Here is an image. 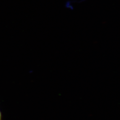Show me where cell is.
Listing matches in <instances>:
<instances>
[{
    "label": "cell",
    "instance_id": "1",
    "mask_svg": "<svg viewBox=\"0 0 120 120\" xmlns=\"http://www.w3.org/2000/svg\"><path fill=\"white\" fill-rule=\"evenodd\" d=\"M1 118H2V114H1V112L0 110V120H1Z\"/></svg>",
    "mask_w": 120,
    "mask_h": 120
}]
</instances>
